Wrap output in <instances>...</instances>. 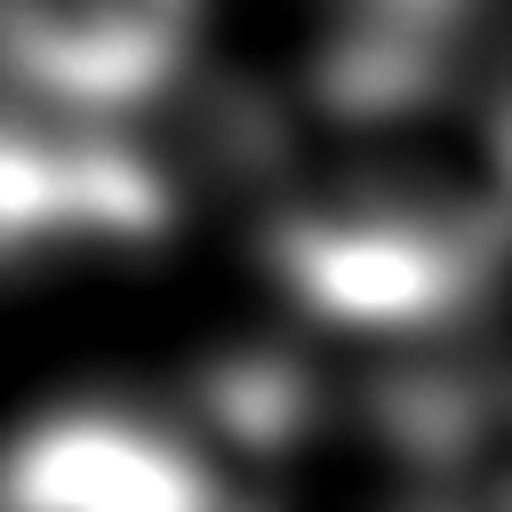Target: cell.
<instances>
[{"mask_svg":"<svg viewBox=\"0 0 512 512\" xmlns=\"http://www.w3.org/2000/svg\"><path fill=\"white\" fill-rule=\"evenodd\" d=\"M0 512H232L208 448L128 408L48 416L0 472Z\"/></svg>","mask_w":512,"mask_h":512,"instance_id":"6da1fadb","label":"cell"},{"mask_svg":"<svg viewBox=\"0 0 512 512\" xmlns=\"http://www.w3.org/2000/svg\"><path fill=\"white\" fill-rule=\"evenodd\" d=\"M192 16L200 0H0V56L120 96L192 48Z\"/></svg>","mask_w":512,"mask_h":512,"instance_id":"7a4b0ae2","label":"cell"}]
</instances>
